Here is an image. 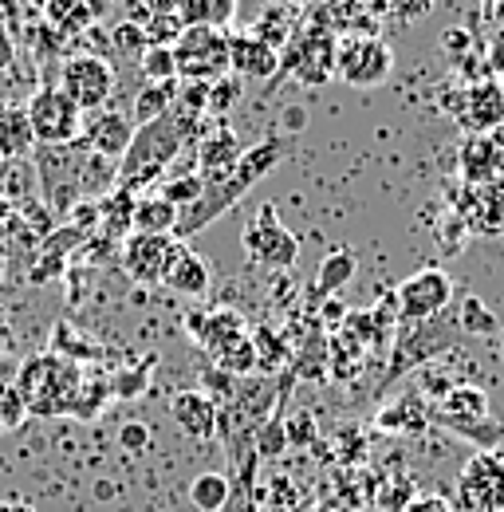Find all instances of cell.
<instances>
[{
	"label": "cell",
	"instance_id": "cell-1",
	"mask_svg": "<svg viewBox=\"0 0 504 512\" xmlns=\"http://www.w3.org/2000/svg\"><path fill=\"white\" fill-rule=\"evenodd\" d=\"M280 158H284V142H280V138H264V142L249 146V150L237 158L233 170L205 178L201 197L178 213V229H174V237L186 245L193 233H201L205 225H213V221H217L221 213H229V209H233V205H237V201L264 178V174H272V170L280 166Z\"/></svg>",
	"mask_w": 504,
	"mask_h": 512
},
{
	"label": "cell",
	"instance_id": "cell-2",
	"mask_svg": "<svg viewBox=\"0 0 504 512\" xmlns=\"http://www.w3.org/2000/svg\"><path fill=\"white\" fill-rule=\"evenodd\" d=\"M197 134V123L178 119V115H166L158 123H146V127H134V142L119 162V174H115V186L130 193H146L154 190L158 182H166L170 166L178 162V154L186 150V142Z\"/></svg>",
	"mask_w": 504,
	"mask_h": 512
},
{
	"label": "cell",
	"instance_id": "cell-3",
	"mask_svg": "<svg viewBox=\"0 0 504 512\" xmlns=\"http://www.w3.org/2000/svg\"><path fill=\"white\" fill-rule=\"evenodd\" d=\"M83 379V367L63 359L56 351H40L32 355L20 375H16V390L24 394L28 402V414H40V418H56V414H71L75 406V390Z\"/></svg>",
	"mask_w": 504,
	"mask_h": 512
},
{
	"label": "cell",
	"instance_id": "cell-4",
	"mask_svg": "<svg viewBox=\"0 0 504 512\" xmlns=\"http://www.w3.org/2000/svg\"><path fill=\"white\" fill-rule=\"evenodd\" d=\"M335 52H339V40L331 28H323V24L300 28L296 24L292 40L280 48V71L296 75L304 87H323L335 75Z\"/></svg>",
	"mask_w": 504,
	"mask_h": 512
},
{
	"label": "cell",
	"instance_id": "cell-5",
	"mask_svg": "<svg viewBox=\"0 0 504 512\" xmlns=\"http://www.w3.org/2000/svg\"><path fill=\"white\" fill-rule=\"evenodd\" d=\"M241 245H245V256L252 264L272 268V272H284V268H292L300 260V237L280 221L272 201H264L249 217V225L241 233Z\"/></svg>",
	"mask_w": 504,
	"mask_h": 512
},
{
	"label": "cell",
	"instance_id": "cell-6",
	"mask_svg": "<svg viewBox=\"0 0 504 512\" xmlns=\"http://www.w3.org/2000/svg\"><path fill=\"white\" fill-rule=\"evenodd\" d=\"M28 111V127L36 146H71L83 134V111L63 95L56 83H44L32 91V99L24 103Z\"/></svg>",
	"mask_w": 504,
	"mask_h": 512
},
{
	"label": "cell",
	"instance_id": "cell-7",
	"mask_svg": "<svg viewBox=\"0 0 504 512\" xmlns=\"http://www.w3.org/2000/svg\"><path fill=\"white\" fill-rule=\"evenodd\" d=\"M178 79L186 83H217L229 75V32L213 28H186L174 44Z\"/></svg>",
	"mask_w": 504,
	"mask_h": 512
},
{
	"label": "cell",
	"instance_id": "cell-8",
	"mask_svg": "<svg viewBox=\"0 0 504 512\" xmlns=\"http://www.w3.org/2000/svg\"><path fill=\"white\" fill-rule=\"evenodd\" d=\"M390 71H394V52H390L386 40H378V36H371V32L339 40L335 75H339L347 87H359V91L378 87V83L390 79Z\"/></svg>",
	"mask_w": 504,
	"mask_h": 512
},
{
	"label": "cell",
	"instance_id": "cell-9",
	"mask_svg": "<svg viewBox=\"0 0 504 512\" xmlns=\"http://www.w3.org/2000/svg\"><path fill=\"white\" fill-rule=\"evenodd\" d=\"M60 87L63 95L83 111H103L107 99L115 95V67L107 56H67L60 67Z\"/></svg>",
	"mask_w": 504,
	"mask_h": 512
},
{
	"label": "cell",
	"instance_id": "cell-10",
	"mask_svg": "<svg viewBox=\"0 0 504 512\" xmlns=\"http://www.w3.org/2000/svg\"><path fill=\"white\" fill-rule=\"evenodd\" d=\"M449 300H453V280L441 268H422V272L406 276L394 288V304H398V320L402 323L438 320V316H445Z\"/></svg>",
	"mask_w": 504,
	"mask_h": 512
},
{
	"label": "cell",
	"instance_id": "cell-11",
	"mask_svg": "<svg viewBox=\"0 0 504 512\" xmlns=\"http://www.w3.org/2000/svg\"><path fill=\"white\" fill-rule=\"evenodd\" d=\"M461 509L469 512H504V453L489 449L465 461L457 477Z\"/></svg>",
	"mask_w": 504,
	"mask_h": 512
},
{
	"label": "cell",
	"instance_id": "cell-12",
	"mask_svg": "<svg viewBox=\"0 0 504 512\" xmlns=\"http://www.w3.org/2000/svg\"><path fill=\"white\" fill-rule=\"evenodd\" d=\"M453 331H457V320L449 323L445 316H438V320H422V323H406L402 339H394V355H390L386 383H394L398 375H406V371L422 367L426 359L441 355V351L453 343V339H449Z\"/></svg>",
	"mask_w": 504,
	"mask_h": 512
},
{
	"label": "cell",
	"instance_id": "cell-13",
	"mask_svg": "<svg viewBox=\"0 0 504 512\" xmlns=\"http://www.w3.org/2000/svg\"><path fill=\"white\" fill-rule=\"evenodd\" d=\"M182 241L174 233H130L123 241V268L138 284H162Z\"/></svg>",
	"mask_w": 504,
	"mask_h": 512
},
{
	"label": "cell",
	"instance_id": "cell-14",
	"mask_svg": "<svg viewBox=\"0 0 504 512\" xmlns=\"http://www.w3.org/2000/svg\"><path fill=\"white\" fill-rule=\"evenodd\" d=\"M79 142H83L95 158H103V162H123V154L130 150V142H134V123H130V115L111 111V107L91 111V115H83V134H79Z\"/></svg>",
	"mask_w": 504,
	"mask_h": 512
},
{
	"label": "cell",
	"instance_id": "cell-15",
	"mask_svg": "<svg viewBox=\"0 0 504 512\" xmlns=\"http://www.w3.org/2000/svg\"><path fill=\"white\" fill-rule=\"evenodd\" d=\"M186 331L193 335V343H201L209 351V359H217L229 343H237L241 335H249L241 312H233V308H201V312H189Z\"/></svg>",
	"mask_w": 504,
	"mask_h": 512
},
{
	"label": "cell",
	"instance_id": "cell-16",
	"mask_svg": "<svg viewBox=\"0 0 504 512\" xmlns=\"http://www.w3.org/2000/svg\"><path fill=\"white\" fill-rule=\"evenodd\" d=\"M170 418H174V426L186 438H193V442L217 438V402L205 390H178L170 398Z\"/></svg>",
	"mask_w": 504,
	"mask_h": 512
},
{
	"label": "cell",
	"instance_id": "cell-17",
	"mask_svg": "<svg viewBox=\"0 0 504 512\" xmlns=\"http://www.w3.org/2000/svg\"><path fill=\"white\" fill-rule=\"evenodd\" d=\"M229 71L245 79H272L280 71V52H272L252 32H229Z\"/></svg>",
	"mask_w": 504,
	"mask_h": 512
},
{
	"label": "cell",
	"instance_id": "cell-18",
	"mask_svg": "<svg viewBox=\"0 0 504 512\" xmlns=\"http://www.w3.org/2000/svg\"><path fill=\"white\" fill-rule=\"evenodd\" d=\"M378 430L386 434H398V438H418L430 430V402L422 394H402L394 402H386L378 410Z\"/></svg>",
	"mask_w": 504,
	"mask_h": 512
},
{
	"label": "cell",
	"instance_id": "cell-19",
	"mask_svg": "<svg viewBox=\"0 0 504 512\" xmlns=\"http://www.w3.org/2000/svg\"><path fill=\"white\" fill-rule=\"evenodd\" d=\"M241 154H245V146H241V138H237L233 127H217L197 138V170H201V178L233 170Z\"/></svg>",
	"mask_w": 504,
	"mask_h": 512
},
{
	"label": "cell",
	"instance_id": "cell-20",
	"mask_svg": "<svg viewBox=\"0 0 504 512\" xmlns=\"http://www.w3.org/2000/svg\"><path fill=\"white\" fill-rule=\"evenodd\" d=\"M162 284H166L170 292L186 296V300H197V296H205V292H209L213 276H209V264H205V256H197L193 249H189V245H182Z\"/></svg>",
	"mask_w": 504,
	"mask_h": 512
},
{
	"label": "cell",
	"instance_id": "cell-21",
	"mask_svg": "<svg viewBox=\"0 0 504 512\" xmlns=\"http://www.w3.org/2000/svg\"><path fill=\"white\" fill-rule=\"evenodd\" d=\"M434 418H493V406H489V394L481 386L457 383L430 406V422Z\"/></svg>",
	"mask_w": 504,
	"mask_h": 512
},
{
	"label": "cell",
	"instance_id": "cell-22",
	"mask_svg": "<svg viewBox=\"0 0 504 512\" xmlns=\"http://www.w3.org/2000/svg\"><path fill=\"white\" fill-rule=\"evenodd\" d=\"M134 193L130 190H119V186H111L107 197L99 201V233H103V241H119L123 245L126 237L134 233Z\"/></svg>",
	"mask_w": 504,
	"mask_h": 512
},
{
	"label": "cell",
	"instance_id": "cell-23",
	"mask_svg": "<svg viewBox=\"0 0 504 512\" xmlns=\"http://www.w3.org/2000/svg\"><path fill=\"white\" fill-rule=\"evenodd\" d=\"M504 111V91L497 83H477V87H469L465 95H461V119L469 123V127H489V123H497Z\"/></svg>",
	"mask_w": 504,
	"mask_h": 512
},
{
	"label": "cell",
	"instance_id": "cell-24",
	"mask_svg": "<svg viewBox=\"0 0 504 512\" xmlns=\"http://www.w3.org/2000/svg\"><path fill=\"white\" fill-rule=\"evenodd\" d=\"M233 501V477L217 473V469H205L189 481V505L197 512H225Z\"/></svg>",
	"mask_w": 504,
	"mask_h": 512
},
{
	"label": "cell",
	"instance_id": "cell-25",
	"mask_svg": "<svg viewBox=\"0 0 504 512\" xmlns=\"http://www.w3.org/2000/svg\"><path fill=\"white\" fill-rule=\"evenodd\" d=\"M178 16L186 28L229 32V24L237 16V0H178Z\"/></svg>",
	"mask_w": 504,
	"mask_h": 512
},
{
	"label": "cell",
	"instance_id": "cell-26",
	"mask_svg": "<svg viewBox=\"0 0 504 512\" xmlns=\"http://www.w3.org/2000/svg\"><path fill=\"white\" fill-rule=\"evenodd\" d=\"M32 146H36V138L28 127V111L20 103H0V154L24 158Z\"/></svg>",
	"mask_w": 504,
	"mask_h": 512
},
{
	"label": "cell",
	"instance_id": "cell-27",
	"mask_svg": "<svg viewBox=\"0 0 504 512\" xmlns=\"http://www.w3.org/2000/svg\"><path fill=\"white\" fill-rule=\"evenodd\" d=\"M249 335H252V347H256V375H280L292 363V347H288V339L272 323L256 327Z\"/></svg>",
	"mask_w": 504,
	"mask_h": 512
},
{
	"label": "cell",
	"instance_id": "cell-28",
	"mask_svg": "<svg viewBox=\"0 0 504 512\" xmlns=\"http://www.w3.org/2000/svg\"><path fill=\"white\" fill-rule=\"evenodd\" d=\"M434 426H445L453 438L473 442L481 453L501 449V442H504V426L497 418H434Z\"/></svg>",
	"mask_w": 504,
	"mask_h": 512
},
{
	"label": "cell",
	"instance_id": "cell-29",
	"mask_svg": "<svg viewBox=\"0 0 504 512\" xmlns=\"http://www.w3.org/2000/svg\"><path fill=\"white\" fill-rule=\"evenodd\" d=\"M355 272H359V256L351 253V249H335V253H327L319 260L315 292L319 296H335V292H343L355 280Z\"/></svg>",
	"mask_w": 504,
	"mask_h": 512
},
{
	"label": "cell",
	"instance_id": "cell-30",
	"mask_svg": "<svg viewBox=\"0 0 504 512\" xmlns=\"http://www.w3.org/2000/svg\"><path fill=\"white\" fill-rule=\"evenodd\" d=\"M178 209L162 193H142L134 201V233H174Z\"/></svg>",
	"mask_w": 504,
	"mask_h": 512
},
{
	"label": "cell",
	"instance_id": "cell-31",
	"mask_svg": "<svg viewBox=\"0 0 504 512\" xmlns=\"http://www.w3.org/2000/svg\"><path fill=\"white\" fill-rule=\"evenodd\" d=\"M292 32H296V16H292L288 4H264L260 16H256V24H252V36L264 40L272 52H280L292 40Z\"/></svg>",
	"mask_w": 504,
	"mask_h": 512
},
{
	"label": "cell",
	"instance_id": "cell-32",
	"mask_svg": "<svg viewBox=\"0 0 504 512\" xmlns=\"http://www.w3.org/2000/svg\"><path fill=\"white\" fill-rule=\"evenodd\" d=\"M174 95H178V79L174 83H146L134 99V127H146V123H158L174 111Z\"/></svg>",
	"mask_w": 504,
	"mask_h": 512
},
{
	"label": "cell",
	"instance_id": "cell-33",
	"mask_svg": "<svg viewBox=\"0 0 504 512\" xmlns=\"http://www.w3.org/2000/svg\"><path fill=\"white\" fill-rule=\"evenodd\" d=\"M252 497H256L260 512H296L300 501H304L300 489H296V481L284 477V473H276V477H268V481H256Z\"/></svg>",
	"mask_w": 504,
	"mask_h": 512
},
{
	"label": "cell",
	"instance_id": "cell-34",
	"mask_svg": "<svg viewBox=\"0 0 504 512\" xmlns=\"http://www.w3.org/2000/svg\"><path fill=\"white\" fill-rule=\"evenodd\" d=\"M284 410H276L256 434H252V453H256V461H280L284 453H288V430H284Z\"/></svg>",
	"mask_w": 504,
	"mask_h": 512
},
{
	"label": "cell",
	"instance_id": "cell-35",
	"mask_svg": "<svg viewBox=\"0 0 504 512\" xmlns=\"http://www.w3.org/2000/svg\"><path fill=\"white\" fill-rule=\"evenodd\" d=\"M44 16H48V28H56V32H83L95 20L87 0H48Z\"/></svg>",
	"mask_w": 504,
	"mask_h": 512
},
{
	"label": "cell",
	"instance_id": "cell-36",
	"mask_svg": "<svg viewBox=\"0 0 504 512\" xmlns=\"http://www.w3.org/2000/svg\"><path fill=\"white\" fill-rule=\"evenodd\" d=\"M107 394H111V379H103L95 367H91V371H83L79 390H75V406H71V414H79V418H95V414H99V406H107V402H103Z\"/></svg>",
	"mask_w": 504,
	"mask_h": 512
},
{
	"label": "cell",
	"instance_id": "cell-37",
	"mask_svg": "<svg viewBox=\"0 0 504 512\" xmlns=\"http://www.w3.org/2000/svg\"><path fill=\"white\" fill-rule=\"evenodd\" d=\"M213 367L225 371V375H233V379L256 375V347H252V335H241L237 343H229V347L213 359Z\"/></svg>",
	"mask_w": 504,
	"mask_h": 512
},
{
	"label": "cell",
	"instance_id": "cell-38",
	"mask_svg": "<svg viewBox=\"0 0 504 512\" xmlns=\"http://www.w3.org/2000/svg\"><path fill=\"white\" fill-rule=\"evenodd\" d=\"M142 75L146 83H174L178 79V60H174V48H146L142 52Z\"/></svg>",
	"mask_w": 504,
	"mask_h": 512
},
{
	"label": "cell",
	"instance_id": "cell-39",
	"mask_svg": "<svg viewBox=\"0 0 504 512\" xmlns=\"http://www.w3.org/2000/svg\"><path fill=\"white\" fill-rule=\"evenodd\" d=\"M457 331H465V335H493L497 331V316L477 296H469L461 304V312H457Z\"/></svg>",
	"mask_w": 504,
	"mask_h": 512
},
{
	"label": "cell",
	"instance_id": "cell-40",
	"mask_svg": "<svg viewBox=\"0 0 504 512\" xmlns=\"http://www.w3.org/2000/svg\"><path fill=\"white\" fill-rule=\"evenodd\" d=\"M201 186H205V178H201V174H178V178H166L158 193H162V197L182 213L186 205H193V201L201 197Z\"/></svg>",
	"mask_w": 504,
	"mask_h": 512
},
{
	"label": "cell",
	"instance_id": "cell-41",
	"mask_svg": "<svg viewBox=\"0 0 504 512\" xmlns=\"http://www.w3.org/2000/svg\"><path fill=\"white\" fill-rule=\"evenodd\" d=\"M52 335H56V339H52V351L63 355V359H71V363H79V367H83V359H99V347L79 343L83 335L67 331V323H56V331H52Z\"/></svg>",
	"mask_w": 504,
	"mask_h": 512
},
{
	"label": "cell",
	"instance_id": "cell-42",
	"mask_svg": "<svg viewBox=\"0 0 504 512\" xmlns=\"http://www.w3.org/2000/svg\"><path fill=\"white\" fill-rule=\"evenodd\" d=\"M28 422V402H24V394L16 390V386H4L0 390V430H20Z\"/></svg>",
	"mask_w": 504,
	"mask_h": 512
},
{
	"label": "cell",
	"instance_id": "cell-43",
	"mask_svg": "<svg viewBox=\"0 0 504 512\" xmlns=\"http://www.w3.org/2000/svg\"><path fill=\"white\" fill-rule=\"evenodd\" d=\"M150 363L154 359H146L142 367H126V371H115V379H111V394L115 398H138L142 390H146V383H150Z\"/></svg>",
	"mask_w": 504,
	"mask_h": 512
},
{
	"label": "cell",
	"instance_id": "cell-44",
	"mask_svg": "<svg viewBox=\"0 0 504 512\" xmlns=\"http://www.w3.org/2000/svg\"><path fill=\"white\" fill-rule=\"evenodd\" d=\"M241 79L237 75H225V79H217V83H209V115L213 119H221L237 99H241Z\"/></svg>",
	"mask_w": 504,
	"mask_h": 512
},
{
	"label": "cell",
	"instance_id": "cell-45",
	"mask_svg": "<svg viewBox=\"0 0 504 512\" xmlns=\"http://www.w3.org/2000/svg\"><path fill=\"white\" fill-rule=\"evenodd\" d=\"M288 430V449H308L315 442V418L308 410H292V418H284Z\"/></svg>",
	"mask_w": 504,
	"mask_h": 512
},
{
	"label": "cell",
	"instance_id": "cell-46",
	"mask_svg": "<svg viewBox=\"0 0 504 512\" xmlns=\"http://www.w3.org/2000/svg\"><path fill=\"white\" fill-rule=\"evenodd\" d=\"M115 48L123 52V56H138L142 60V52L150 48L146 44V32H142V24H134V20H123V24H115Z\"/></svg>",
	"mask_w": 504,
	"mask_h": 512
},
{
	"label": "cell",
	"instance_id": "cell-47",
	"mask_svg": "<svg viewBox=\"0 0 504 512\" xmlns=\"http://www.w3.org/2000/svg\"><path fill=\"white\" fill-rule=\"evenodd\" d=\"M386 8H390L394 20L418 24V20H426V16L434 12V0H386Z\"/></svg>",
	"mask_w": 504,
	"mask_h": 512
},
{
	"label": "cell",
	"instance_id": "cell-48",
	"mask_svg": "<svg viewBox=\"0 0 504 512\" xmlns=\"http://www.w3.org/2000/svg\"><path fill=\"white\" fill-rule=\"evenodd\" d=\"M119 446L126 453H146L150 449V426L146 422H126L123 430H119Z\"/></svg>",
	"mask_w": 504,
	"mask_h": 512
},
{
	"label": "cell",
	"instance_id": "cell-49",
	"mask_svg": "<svg viewBox=\"0 0 504 512\" xmlns=\"http://www.w3.org/2000/svg\"><path fill=\"white\" fill-rule=\"evenodd\" d=\"M406 512H457L445 497H438V493H418L410 505H406Z\"/></svg>",
	"mask_w": 504,
	"mask_h": 512
},
{
	"label": "cell",
	"instance_id": "cell-50",
	"mask_svg": "<svg viewBox=\"0 0 504 512\" xmlns=\"http://www.w3.org/2000/svg\"><path fill=\"white\" fill-rule=\"evenodd\" d=\"M229 509L233 512H260V505H256L252 489H237V485H233V501H229Z\"/></svg>",
	"mask_w": 504,
	"mask_h": 512
},
{
	"label": "cell",
	"instance_id": "cell-51",
	"mask_svg": "<svg viewBox=\"0 0 504 512\" xmlns=\"http://www.w3.org/2000/svg\"><path fill=\"white\" fill-rule=\"evenodd\" d=\"M441 48H445V52H453V56H461V52L469 48V32H457V28H453V32H445V36H441Z\"/></svg>",
	"mask_w": 504,
	"mask_h": 512
},
{
	"label": "cell",
	"instance_id": "cell-52",
	"mask_svg": "<svg viewBox=\"0 0 504 512\" xmlns=\"http://www.w3.org/2000/svg\"><path fill=\"white\" fill-rule=\"evenodd\" d=\"M489 67H493L497 75H504V36L489 44Z\"/></svg>",
	"mask_w": 504,
	"mask_h": 512
},
{
	"label": "cell",
	"instance_id": "cell-53",
	"mask_svg": "<svg viewBox=\"0 0 504 512\" xmlns=\"http://www.w3.org/2000/svg\"><path fill=\"white\" fill-rule=\"evenodd\" d=\"M284 119H288V127H304V111H300V107H296V111H288V115H284Z\"/></svg>",
	"mask_w": 504,
	"mask_h": 512
},
{
	"label": "cell",
	"instance_id": "cell-54",
	"mask_svg": "<svg viewBox=\"0 0 504 512\" xmlns=\"http://www.w3.org/2000/svg\"><path fill=\"white\" fill-rule=\"evenodd\" d=\"M0 512H36V509L24 505V501H8V505H0Z\"/></svg>",
	"mask_w": 504,
	"mask_h": 512
},
{
	"label": "cell",
	"instance_id": "cell-55",
	"mask_svg": "<svg viewBox=\"0 0 504 512\" xmlns=\"http://www.w3.org/2000/svg\"><path fill=\"white\" fill-rule=\"evenodd\" d=\"M485 4H489V8H501L504 0H485Z\"/></svg>",
	"mask_w": 504,
	"mask_h": 512
},
{
	"label": "cell",
	"instance_id": "cell-56",
	"mask_svg": "<svg viewBox=\"0 0 504 512\" xmlns=\"http://www.w3.org/2000/svg\"><path fill=\"white\" fill-rule=\"evenodd\" d=\"M4 162H8V158H4V154H0V174H4Z\"/></svg>",
	"mask_w": 504,
	"mask_h": 512
},
{
	"label": "cell",
	"instance_id": "cell-57",
	"mask_svg": "<svg viewBox=\"0 0 504 512\" xmlns=\"http://www.w3.org/2000/svg\"><path fill=\"white\" fill-rule=\"evenodd\" d=\"M115 4H134V0H115Z\"/></svg>",
	"mask_w": 504,
	"mask_h": 512
}]
</instances>
